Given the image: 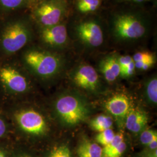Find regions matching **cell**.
<instances>
[{
    "instance_id": "cell-17",
    "label": "cell",
    "mask_w": 157,
    "mask_h": 157,
    "mask_svg": "<svg viewBox=\"0 0 157 157\" xmlns=\"http://www.w3.org/2000/svg\"><path fill=\"white\" fill-rule=\"evenodd\" d=\"M101 2V0H78L77 8L83 13L93 12L100 7Z\"/></svg>"
},
{
    "instance_id": "cell-6",
    "label": "cell",
    "mask_w": 157,
    "mask_h": 157,
    "mask_svg": "<svg viewBox=\"0 0 157 157\" xmlns=\"http://www.w3.org/2000/svg\"><path fill=\"white\" fill-rule=\"evenodd\" d=\"M16 120L21 129L29 134L39 136L44 135L47 131L44 118L33 109L23 110L17 113Z\"/></svg>"
},
{
    "instance_id": "cell-4",
    "label": "cell",
    "mask_w": 157,
    "mask_h": 157,
    "mask_svg": "<svg viewBox=\"0 0 157 157\" xmlns=\"http://www.w3.org/2000/svg\"><path fill=\"white\" fill-rule=\"evenodd\" d=\"M56 113L61 121L67 126H75L85 121L89 115V109L79 97L66 94L59 97L56 102Z\"/></svg>"
},
{
    "instance_id": "cell-28",
    "label": "cell",
    "mask_w": 157,
    "mask_h": 157,
    "mask_svg": "<svg viewBox=\"0 0 157 157\" xmlns=\"http://www.w3.org/2000/svg\"><path fill=\"white\" fill-rule=\"evenodd\" d=\"M136 157H157V149L151 150L145 147L142 151L136 155Z\"/></svg>"
},
{
    "instance_id": "cell-33",
    "label": "cell",
    "mask_w": 157,
    "mask_h": 157,
    "mask_svg": "<svg viewBox=\"0 0 157 157\" xmlns=\"http://www.w3.org/2000/svg\"><path fill=\"white\" fill-rule=\"evenodd\" d=\"M20 157H30V156H29V155H22V156H21Z\"/></svg>"
},
{
    "instance_id": "cell-32",
    "label": "cell",
    "mask_w": 157,
    "mask_h": 157,
    "mask_svg": "<svg viewBox=\"0 0 157 157\" xmlns=\"http://www.w3.org/2000/svg\"><path fill=\"white\" fill-rule=\"evenodd\" d=\"M0 157H6L2 152L0 151Z\"/></svg>"
},
{
    "instance_id": "cell-12",
    "label": "cell",
    "mask_w": 157,
    "mask_h": 157,
    "mask_svg": "<svg viewBox=\"0 0 157 157\" xmlns=\"http://www.w3.org/2000/svg\"><path fill=\"white\" fill-rule=\"evenodd\" d=\"M148 117L140 109L131 108L124 121V125L129 131L138 133L146 128Z\"/></svg>"
},
{
    "instance_id": "cell-11",
    "label": "cell",
    "mask_w": 157,
    "mask_h": 157,
    "mask_svg": "<svg viewBox=\"0 0 157 157\" xmlns=\"http://www.w3.org/2000/svg\"><path fill=\"white\" fill-rule=\"evenodd\" d=\"M73 82L84 90L94 91L99 82L98 75L95 69L88 64L80 65L74 73Z\"/></svg>"
},
{
    "instance_id": "cell-22",
    "label": "cell",
    "mask_w": 157,
    "mask_h": 157,
    "mask_svg": "<svg viewBox=\"0 0 157 157\" xmlns=\"http://www.w3.org/2000/svg\"><path fill=\"white\" fill-rule=\"evenodd\" d=\"M48 157H72V155L67 145H61L53 148Z\"/></svg>"
},
{
    "instance_id": "cell-13",
    "label": "cell",
    "mask_w": 157,
    "mask_h": 157,
    "mask_svg": "<svg viewBox=\"0 0 157 157\" xmlns=\"http://www.w3.org/2000/svg\"><path fill=\"white\" fill-rule=\"evenodd\" d=\"M118 56L111 54L104 58L100 63V70L108 82H114L120 75Z\"/></svg>"
},
{
    "instance_id": "cell-18",
    "label": "cell",
    "mask_w": 157,
    "mask_h": 157,
    "mask_svg": "<svg viewBox=\"0 0 157 157\" xmlns=\"http://www.w3.org/2000/svg\"><path fill=\"white\" fill-rule=\"evenodd\" d=\"M146 94L150 102L153 104L157 103V78L154 77L151 78L147 84Z\"/></svg>"
},
{
    "instance_id": "cell-7",
    "label": "cell",
    "mask_w": 157,
    "mask_h": 157,
    "mask_svg": "<svg viewBox=\"0 0 157 157\" xmlns=\"http://www.w3.org/2000/svg\"><path fill=\"white\" fill-rule=\"evenodd\" d=\"M76 33L78 39L89 47H99L104 41V34L101 26L94 21L80 23L76 28Z\"/></svg>"
},
{
    "instance_id": "cell-16",
    "label": "cell",
    "mask_w": 157,
    "mask_h": 157,
    "mask_svg": "<svg viewBox=\"0 0 157 157\" xmlns=\"http://www.w3.org/2000/svg\"><path fill=\"white\" fill-rule=\"evenodd\" d=\"M29 4V0H0V11L8 13L18 11Z\"/></svg>"
},
{
    "instance_id": "cell-15",
    "label": "cell",
    "mask_w": 157,
    "mask_h": 157,
    "mask_svg": "<svg viewBox=\"0 0 157 157\" xmlns=\"http://www.w3.org/2000/svg\"><path fill=\"white\" fill-rule=\"evenodd\" d=\"M113 119L111 116L102 114L98 115L91 119L90 122V127L93 130L98 133L112 129Z\"/></svg>"
},
{
    "instance_id": "cell-1",
    "label": "cell",
    "mask_w": 157,
    "mask_h": 157,
    "mask_svg": "<svg viewBox=\"0 0 157 157\" xmlns=\"http://www.w3.org/2000/svg\"><path fill=\"white\" fill-rule=\"evenodd\" d=\"M31 18L15 15L0 25V51L11 56L21 50L32 40L34 29Z\"/></svg>"
},
{
    "instance_id": "cell-27",
    "label": "cell",
    "mask_w": 157,
    "mask_h": 157,
    "mask_svg": "<svg viewBox=\"0 0 157 157\" xmlns=\"http://www.w3.org/2000/svg\"><path fill=\"white\" fill-rule=\"evenodd\" d=\"M133 61L132 57L130 56H118V62L120 67V70L129 65L130 62Z\"/></svg>"
},
{
    "instance_id": "cell-14",
    "label": "cell",
    "mask_w": 157,
    "mask_h": 157,
    "mask_svg": "<svg viewBox=\"0 0 157 157\" xmlns=\"http://www.w3.org/2000/svg\"><path fill=\"white\" fill-rule=\"evenodd\" d=\"M78 157H102V148L97 143L84 140L77 150Z\"/></svg>"
},
{
    "instance_id": "cell-23",
    "label": "cell",
    "mask_w": 157,
    "mask_h": 157,
    "mask_svg": "<svg viewBox=\"0 0 157 157\" xmlns=\"http://www.w3.org/2000/svg\"><path fill=\"white\" fill-rule=\"evenodd\" d=\"M132 58L135 62H144L151 60H156L155 55L148 51L136 52L132 57Z\"/></svg>"
},
{
    "instance_id": "cell-24",
    "label": "cell",
    "mask_w": 157,
    "mask_h": 157,
    "mask_svg": "<svg viewBox=\"0 0 157 157\" xmlns=\"http://www.w3.org/2000/svg\"><path fill=\"white\" fill-rule=\"evenodd\" d=\"M135 65L134 61H132L126 67L120 70V75L121 77L126 78L131 77L134 75L135 72Z\"/></svg>"
},
{
    "instance_id": "cell-29",
    "label": "cell",
    "mask_w": 157,
    "mask_h": 157,
    "mask_svg": "<svg viewBox=\"0 0 157 157\" xmlns=\"http://www.w3.org/2000/svg\"><path fill=\"white\" fill-rule=\"evenodd\" d=\"M6 132V124L4 121L0 118V137H1Z\"/></svg>"
},
{
    "instance_id": "cell-25",
    "label": "cell",
    "mask_w": 157,
    "mask_h": 157,
    "mask_svg": "<svg viewBox=\"0 0 157 157\" xmlns=\"http://www.w3.org/2000/svg\"><path fill=\"white\" fill-rule=\"evenodd\" d=\"M126 149V144L123 141L117 148L113 150L106 155H103L102 157H121L124 154Z\"/></svg>"
},
{
    "instance_id": "cell-5",
    "label": "cell",
    "mask_w": 157,
    "mask_h": 157,
    "mask_svg": "<svg viewBox=\"0 0 157 157\" xmlns=\"http://www.w3.org/2000/svg\"><path fill=\"white\" fill-rule=\"evenodd\" d=\"M112 31L118 39L133 40L140 39L146 34L147 26L142 17L132 13H126L114 17Z\"/></svg>"
},
{
    "instance_id": "cell-2",
    "label": "cell",
    "mask_w": 157,
    "mask_h": 157,
    "mask_svg": "<svg viewBox=\"0 0 157 157\" xmlns=\"http://www.w3.org/2000/svg\"><path fill=\"white\" fill-rule=\"evenodd\" d=\"M23 60L29 69L43 78L56 75L62 67V60L58 55L39 48L26 51L23 54Z\"/></svg>"
},
{
    "instance_id": "cell-31",
    "label": "cell",
    "mask_w": 157,
    "mask_h": 157,
    "mask_svg": "<svg viewBox=\"0 0 157 157\" xmlns=\"http://www.w3.org/2000/svg\"><path fill=\"white\" fill-rule=\"evenodd\" d=\"M127 1H133L135 2H142L144 1L145 0H127Z\"/></svg>"
},
{
    "instance_id": "cell-34",
    "label": "cell",
    "mask_w": 157,
    "mask_h": 157,
    "mask_svg": "<svg viewBox=\"0 0 157 157\" xmlns=\"http://www.w3.org/2000/svg\"><path fill=\"white\" fill-rule=\"evenodd\" d=\"M154 1H157V0H154Z\"/></svg>"
},
{
    "instance_id": "cell-3",
    "label": "cell",
    "mask_w": 157,
    "mask_h": 157,
    "mask_svg": "<svg viewBox=\"0 0 157 157\" xmlns=\"http://www.w3.org/2000/svg\"><path fill=\"white\" fill-rule=\"evenodd\" d=\"M65 0H40L34 7L31 19L39 28L61 23L67 12Z\"/></svg>"
},
{
    "instance_id": "cell-21",
    "label": "cell",
    "mask_w": 157,
    "mask_h": 157,
    "mask_svg": "<svg viewBox=\"0 0 157 157\" xmlns=\"http://www.w3.org/2000/svg\"><path fill=\"white\" fill-rule=\"evenodd\" d=\"M124 141V136L122 133L120 132L115 134L112 141L108 145L102 148V156L117 148Z\"/></svg>"
},
{
    "instance_id": "cell-19",
    "label": "cell",
    "mask_w": 157,
    "mask_h": 157,
    "mask_svg": "<svg viewBox=\"0 0 157 157\" xmlns=\"http://www.w3.org/2000/svg\"><path fill=\"white\" fill-rule=\"evenodd\" d=\"M115 135V134L112 129H107L97 134L95 137V140L97 143L105 147L112 141Z\"/></svg>"
},
{
    "instance_id": "cell-30",
    "label": "cell",
    "mask_w": 157,
    "mask_h": 157,
    "mask_svg": "<svg viewBox=\"0 0 157 157\" xmlns=\"http://www.w3.org/2000/svg\"><path fill=\"white\" fill-rule=\"evenodd\" d=\"M40 1V0H29V4H30V3L33 4V3H37V2H38Z\"/></svg>"
},
{
    "instance_id": "cell-26",
    "label": "cell",
    "mask_w": 157,
    "mask_h": 157,
    "mask_svg": "<svg viewBox=\"0 0 157 157\" xmlns=\"http://www.w3.org/2000/svg\"><path fill=\"white\" fill-rule=\"evenodd\" d=\"M156 60H151L144 62H135V67L141 71H147L154 66Z\"/></svg>"
},
{
    "instance_id": "cell-8",
    "label": "cell",
    "mask_w": 157,
    "mask_h": 157,
    "mask_svg": "<svg viewBox=\"0 0 157 157\" xmlns=\"http://www.w3.org/2000/svg\"><path fill=\"white\" fill-rule=\"evenodd\" d=\"M40 41L51 48H61L68 41L67 28L62 23L39 29Z\"/></svg>"
},
{
    "instance_id": "cell-10",
    "label": "cell",
    "mask_w": 157,
    "mask_h": 157,
    "mask_svg": "<svg viewBox=\"0 0 157 157\" xmlns=\"http://www.w3.org/2000/svg\"><path fill=\"white\" fill-rule=\"evenodd\" d=\"M105 108L121 126L124 124L127 114L131 108L129 97L124 94H117L109 98L105 103Z\"/></svg>"
},
{
    "instance_id": "cell-20",
    "label": "cell",
    "mask_w": 157,
    "mask_h": 157,
    "mask_svg": "<svg viewBox=\"0 0 157 157\" xmlns=\"http://www.w3.org/2000/svg\"><path fill=\"white\" fill-rule=\"evenodd\" d=\"M157 140V132L152 129H144L141 131L140 141L144 146H147L153 141Z\"/></svg>"
},
{
    "instance_id": "cell-9",
    "label": "cell",
    "mask_w": 157,
    "mask_h": 157,
    "mask_svg": "<svg viewBox=\"0 0 157 157\" xmlns=\"http://www.w3.org/2000/svg\"><path fill=\"white\" fill-rule=\"evenodd\" d=\"M0 80L8 89L16 93L25 92L28 89L26 78L15 67L9 65L0 66Z\"/></svg>"
}]
</instances>
